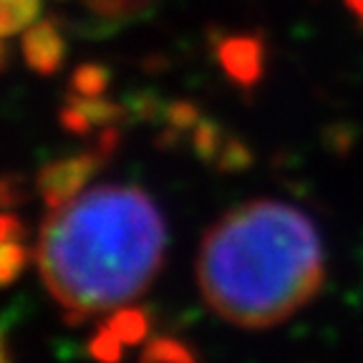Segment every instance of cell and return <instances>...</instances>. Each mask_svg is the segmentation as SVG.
I'll return each mask as SVG.
<instances>
[{
	"mask_svg": "<svg viewBox=\"0 0 363 363\" xmlns=\"http://www.w3.org/2000/svg\"><path fill=\"white\" fill-rule=\"evenodd\" d=\"M215 61L220 63L222 74L240 91L255 89L265 79L267 68V43L260 30L245 33H217L212 38Z\"/></svg>",
	"mask_w": 363,
	"mask_h": 363,
	"instance_id": "cell-3",
	"label": "cell"
},
{
	"mask_svg": "<svg viewBox=\"0 0 363 363\" xmlns=\"http://www.w3.org/2000/svg\"><path fill=\"white\" fill-rule=\"evenodd\" d=\"M21 48L28 68L40 76L58 74L66 61V40L58 30L56 18L30 23L28 28L23 30Z\"/></svg>",
	"mask_w": 363,
	"mask_h": 363,
	"instance_id": "cell-5",
	"label": "cell"
},
{
	"mask_svg": "<svg viewBox=\"0 0 363 363\" xmlns=\"http://www.w3.org/2000/svg\"><path fill=\"white\" fill-rule=\"evenodd\" d=\"M204 301L240 328H272L323 285V245L293 204L252 199L207 230L197 260Z\"/></svg>",
	"mask_w": 363,
	"mask_h": 363,
	"instance_id": "cell-2",
	"label": "cell"
},
{
	"mask_svg": "<svg viewBox=\"0 0 363 363\" xmlns=\"http://www.w3.org/2000/svg\"><path fill=\"white\" fill-rule=\"evenodd\" d=\"M227 139V131L215 119H199V124L192 129V149L204 164H215L217 154Z\"/></svg>",
	"mask_w": 363,
	"mask_h": 363,
	"instance_id": "cell-12",
	"label": "cell"
},
{
	"mask_svg": "<svg viewBox=\"0 0 363 363\" xmlns=\"http://www.w3.org/2000/svg\"><path fill=\"white\" fill-rule=\"evenodd\" d=\"M26 238V227L16 215L0 212V242H21Z\"/></svg>",
	"mask_w": 363,
	"mask_h": 363,
	"instance_id": "cell-20",
	"label": "cell"
},
{
	"mask_svg": "<svg viewBox=\"0 0 363 363\" xmlns=\"http://www.w3.org/2000/svg\"><path fill=\"white\" fill-rule=\"evenodd\" d=\"M157 6L159 0H84V8L96 23V28L91 30L94 35L113 33L129 23L144 21L157 11Z\"/></svg>",
	"mask_w": 363,
	"mask_h": 363,
	"instance_id": "cell-6",
	"label": "cell"
},
{
	"mask_svg": "<svg viewBox=\"0 0 363 363\" xmlns=\"http://www.w3.org/2000/svg\"><path fill=\"white\" fill-rule=\"evenodd\" d=\"M58 121H61L63 129L71 131V134H76V136L89 134L91 126H94L89 121V116H86L79 106H74V104H68V101H66V106L61 108V113H58Z\"/></svg>",
	"mask_w": 363,
	"mask_h": 363,
	"instance_id": "cell-19",
	"label": "cell"
},
{
	"mask_svg": "<svg viewBox=\"0 0 363 363\" xmlns=\"http://www.w3.org/2000/svg\"><path fill=\"white\" fill-rule=\"evenodd\" d=\"M343 6H346V11L356 18L358 26H363V0H343Z\"/></svg>",
	"mask_w": 363,
	"mask_h": 363,
	"instance_id": "cell-22",
	"label": "cell"
},
{
	"mask_svg": "<svg viewBox=\"0 0 363 363\" xmlns=\"http://www.w3.org/2000/svg\"><path fill=\"white\" fill-rule=\"evenodd\" d=\"M106 162L108 157H104L99 149H91V152L56 159V162H48L45 167H40L35 184H38V192L43 202L48 204V210L63 207L66 202L79 197V192L86 187V182L91 177H96Z\"/></svg>",
	"mask_w": 363,
	"mask_h": 363,
	"instance_id": "cell-4",
	"label": "cell"
},
{
	"mask_svg": "<svg viewBox=\"0 0 363 363\" xmlns=\"http://www.w3.org/2000/svg\"><path fill=\"white\" fill-rule=\"evenodd\" d=\"M108 330H111L121 343L126 346H136L142 343L149 333V325H152V318L144 308H119L113 311L111 315L104 320Z\"/></svg>",
	"mask_w": 363,
	"mask_h": 363,
	"instance_id": "cell-7",
	"label": "cell"
},
{
	"mask_svg": "<svg viewBox=\"0 0 363 363\" xmlns=\"http://www.w3.org/2000/svg\"><path fill=\"white\" fill-rule=\"evenodd\" d=\"M142 363H197V356L187 343L174 338H154L144 348Z\"/></svg>",
	"mask_w": 363,
	"mask_h": 363,
	"instance_id": "cell-13",
	"label": "cell"
},
{
	"mask_svg": "<svg viewBox=\"0 0 363 363\" xmlns=\"http://www.w3.org/2000/svg\"><path fill=\"white\" fill-rule=\"evenodd\" d=\"M119 147H121V129H116L113 124L104 126L101 134H99V139H96V149H99V152H101L104 157L111 159Z\"/></svg>",
	"mask_w": 363,
	"mask_h": 363,
	"instance_id": "cell-21",
	"label": "cell"
},
{
	"mask_svg": "<svg viewBox=\"0 0 363 363\" xmlns=\"http://www.w3.org/2000/svg\"><path fill=\"white\" fill-rule=\"evenodd\" d=\"M126 106V116L131 121H147V124H154V121H164V111H167V101H162L154 89H139L131 91L129 96L124 99Z\"/></svg>",
	"mask_w": 363,
	"mask_h": 363,
	"instance_id": "cell-11",
	"label": "cell"
},
{
	"mask_svg": "<svg viewBox=\"0 0 363 363\" xmlns=\"http://www.w3.org/2000/svg\"><path fill=\"white\" fill-rule=\"evenodd\" d=\"M164 247L154 199L139 187L101 184L51 210L35 262L63 311L94 315L139 298L157 278Z\"/></svg>",
	"mask_w": 363,
	"mask_h": 363,
	"instance_id": "cell-1",
	"label": "cell"
},
{
	"mask_svg": "<svg viewBox=\"0 0 363 363\" xmlns=\"http://www.w3.org/2000/svg\"><path fill=\"white\" fill-rule=\"evenodd\" d=\"M40 16V0H0V38L26 30Z\"/></svg>",
	"mask_w": 363,
	"mask_h": 363,
	"instance_id": "cell-8",
	"label": "cell"
},
{
	"mask_svg": "<svg viewBox=\"0 0 363 363\" xmlns=\"http://www.w3.org/2000/svg\"><path fill=\"white\" fill-rule=\"evenodd\" d=\"M8 61H11V51H8V45H6V40L0 38V74L8 68Z\"/></svg>",
	"mask_w": 363,
	"mask_h": 363,
	"instance_id": "cell-23",
	"label": "cell"
},
{
	"mask_svg": "<svg viewBox=\"0 0 363 363\" xmlns=\"http://www.w3.org/2000/svg\"><path fill=\"white\" fill-rule=\"evenodd\" d=\"M250 164H252V152H250V147L242 139H238V136L227 134L225 144H222L220 154H217L215 167L220 172H225V174H233V172L247 169Z\"/></svg>",
	"mask_w": 363,
	"mask_h": 363,
	"instance_id": "cell-14",
	"label": "cell"
},
{
	"mask_svg": "<svg viewBox=\"0 0 363 363\" xmlns=\"http://www.w3.org/2000/svg\"><path fill=\"white\" fill-rule=\"evenodd\" d=\"M0 363H8V356H6V346H3V338H0Z\"/></svg>",
	"mask_w": 363,
	"mask_h": 363,
	"instance_id": "cell-24",
	"label": "cell"
},
{
	"mask_svg": "<svg viewBox=\"0 0 363 363\" xmlns=\"http://www.w3.org/2000/svg\"><path fill=\"white\" fill-rule=\"evenodd\" d=\"M26 260L28 250L23 247V242H0V288L16 283L26 267Z\"/></svg>",
	"mask_w": 363,
	"mask_h": 363,
	"instance_id": "cell-15",
	"label": "cell"
},
{
	"mask_svg": "<svg viewBox=\"0 0 363 363\" xmlns=\"http://www.w3.org/2000/svg\"><path fill=\"white\" fill-rule=\"evenodd\" d=\"M111 84V68L104 63H81L71 74V91L79 96H104Z\"/></svg>",
	"mask_w": 363,
	"mask_h": 363,
	"instance_id": "cell-10",
	"label": "cell"
},
{
	"mask_svg": "<svg viewBox=\"0 0 363 363\" xmlns=\"http://www.w3.org/2000/svg\"><path fill=\"white\" fill-rule=\"evenodd\" d=\"M28 199V182L21 174L0 177V207H18Z\"/></svg>",
	"mask_w": 363,
	"mask_h": 363,
	"instance_id": "cell-18",
	"label": "cell"
},
{
	"mask_svg": "<svg viewBox=\"0 0 363 363\" xmlns=\"http://www.w3.org/2000/svg\"><path fill=\"white\" fill-rule=\"evenodd\" d=\"M89 353H91V358L99 363H119L121 361V340L101 323L96 330V335L89 340Z\"/></svg>",
	"mask_w": 363,
	"mask_h": 363,
	"instance_id": "cell-16",
	"label": "cell"
},
{
	"mask_svg": "<svg viewBox=\"0 0 363 363\" xmlns=\"http://www.w3.org/2000/svg\"><path fill=\"white\" fill-rule=\"evenodd\" d=\"M68 104H74L79 106L81 111L89 116L91 124H99V126H108V124H116L126 116V106L124 104H116L111 99H104V96H79V94H68L66 96Z\"/></svg>",
	"mask_w": 363,
	"mask_h": 363,
	"instance_id": "cell-9",
	"label": "cell"
},
{
	"mask_svg": "<svg viewBox=\"0 0 363 363\" xmlns=\"http://www.w3.org/2000/svg\"><path fill=\"white\" fill-rule=\"evenodd\" d=\"M199 119H202V111L192 101H187V99L167 101V111H164L167 126H174L179 131H192L199 124Z\"/></svg>",
	"mask_w": 363,
	"mask_h": 363,
	"instance_id": "cell-17",
	"label": "cell"
}]
</instances>
